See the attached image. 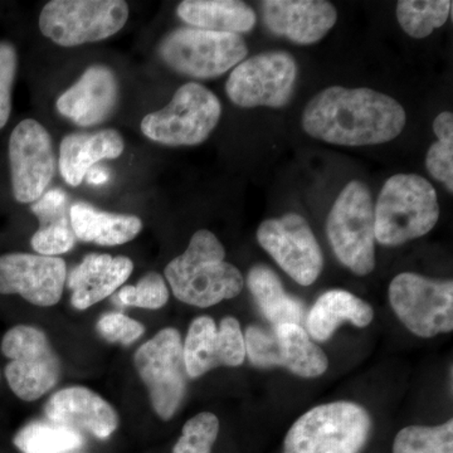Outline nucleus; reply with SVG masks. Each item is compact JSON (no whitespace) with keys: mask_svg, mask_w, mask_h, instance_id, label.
Wrapping results in <instances>:
<instances>
[{"mask_svg":"<svg viewBox=\"0 0 453 453\" xmlns=\"http://www.w3.org/2000/svg\"><path fill=\"white\" fill-rule=\"evenodd\" d=\"M403 106L374 89L332 86L310 100L303 127L311 138L340 146L384 144L401 135Z\"/></svg>","mask_w":453,"mask_h":453,"instance_id":"1","label":"nucleus"},{"mask_svg":"<svg viewBox=\"0 0 453 453\" xmlns=\"http://www.w3.org/2000/svg\"><path fill=\"white\" fill-rule=\"evenodd\" d=\"M226 250L216 234L199 229L183 255L165 267L173 294L181 303L211 308L243 290L242 273L226 262Z\"/></svg>","mask_w":453,"mask_h":453,"instance_id":"2","label":"nucleus"},{"mask_svg":"<svg viewBox=\"0 0 453 453\" xmlns=\"http://www.w3.org/2000/svg\"><path fill=\"white\" fill-rule=\"evenodd\" d=\"M440 219L436 189L417 174H395L381 188L374 207L375 241L401 246L423 237Z\"/></svg>","mask_w":453,"mask_h":453,"instance_id":"3","label":"nucleus"},{"mask_svg":"<svg viewBox=\"0 0 453 453\" xmlns=\"http://www.w3.org/2000/svg\"><path fill=\"white\" fill-rule=\"evenodd\" d=\"M371 426L368 412L353 402L318 405L288 429L283 453H359Z\"/></svg>","mask_w":453,"mask_h":453,"instance_id":"4","label":"nucleus"},{"mask_svg":"<svg viewBox=\"0 0 453 453\" xmlns=\"http://www.w3.org/2000/svg\"><path fill=\"white\" fill-rule=\"evenodd\" d=\"M326 234L336 258L357 276L375 268L374 204L359 180L344 187L327 216Z\"/></svg>","mask_w":453,"mask_h":453,"instance_id":"5","label":"nucleus"},{"mask_svg":"<svg viewBox=\"0 0 453 453\" xmlns=\"http://www.w3.org/2000/svg\"><path fill=\"white\" fill-rule=\"evenodd\" d=\"M220 115L219 97L204 86L189 82L175 92L164 109L142 119V131L146 138L163 145H199L210 138Z\"/></svg>","mask_w":453,"mask_h":453,"instance_id":"6","label":"nucleus"},{"mask_svg":"<svg viewBox=\"0 0 453 453\" xmlns=\"http://www.w3.org/2000/svg\"><path fill=\"white\" fill-rule=\"evenodd\" d=\"M159 55L175 73L210 80L240 65L249 49L240 35L181 27L164 38Z\"/></svg>","mask_w":453,"mask_h":453,"instance_id":"7","label":"nucleus"},{"mask_svg":"<svg viewBox=\"0 0 453 453\" xmlns=\"http://www.w3.org/2000/svg\"><path fill=\"white\" fill-rule=\"evenodd\" d=\"M129 19L122 0H52L42 9L40 29L62 47H77L106 40Z\"/></svg>","mask_w":453,"mask_h":453,"instance_id":"8","label":"nucleus"},{"mask_svg":"<svg viewBox=\"0 0 453 453\" xmlns=\"http://www.w3.org/2000/svg\"><path fill=\"white\" fill-rule=\"evenodd\" d=\"M389 301L401 323L419 338L452 332V280L401 273L390 282Z\"/></svg>","mask_w":453,"mask_h":453,"instance_id":"9","label":"nucleus"},{"mask_svg":"<svg viewBox=\"0 0 453 453\" xmlns=\"http://www.w3.org/2000/svg\"><path fill=\"white\" fill-rule=\"evenodd\" d=\"M2 351L9 359L5 378L18 398L37 401L58 383L61 362L46 334L37 327H12L2 340Z\"/></svg>","mask_w":453,"mask_h":453,"instance_id":"10","label":"nucleus"},{"mask_svg":"<svg viewBox=\"0 0 453 453\" xmlns=\"http://www.w3.org/2000/svg\"><path fill=\"white\" fill-rule=\"evenodd\" d=\"M134 362L149 390L155 413L168 421L183 403L187 390L180 333L174 327L160 330L138 349Z\"/></svg>","mask_w":453,"mask_h":453,"instance_id":"11","label":"nucleus"},{"mask_svg":"<svg viewBox=\"0 0 453 453\" xmlns=\"http://www.w3.org/2000/svg\"><path fill=\"white\" fill-rule=\"evenodd\" d=\"M297 81V64L290 53L271 50L235 65L226 83V96L238 107L280 109L290 103Z\"/></svg>","mask_w":453,"mask_h":453,"instance_id":"12","label":"nucleus"},{"mask_svg":"<svg viewBox=\"0 0 453 453\" xmlns=\"http://www.w3.org/2000/svg\"><path fill=\"white\" fill-rule=\"evenodd\" d=\"M244 335L246 356L259 368L282 366L303 378H316L327 371L329 360L301 325L266 327L251 325Z\"/></svg>","mask_w":453,"mask_h":453,"instance_id":"13","label":"nucleus"},{"mask_svg":"<svg viewBox=\"0 0 453 453\" xmlns=\"http://www.w3.org/2000/svg\"><path fill=\"white\" fill-rule=\"evenodd\" d=\"M257 241L277 265L301 286L312 285L324 268V256L314 232L303 216L288 213L266 219Z\"/></svg>","mask_w":453,"mask_h":453,"instance_id":"14","label":"nucleus"},{"mask_svg":"<svg viewBox=\"0 0 453 453\" xmlns=\"http://www.w3.org/2000/svg\"><path fill=\"white\" fill-rule=\"evenodd\" d=\"M9 163L16 201H38L56 172L52 139L43 125L33 119L17 125L9 139Z\"/></svg>","mask_w":453,"mask_h":453,"instance_id":"15","label":"nucleus"},{"mask_svg":"<svg viewBox=\"0 0 453 453\" xmlns=\"http://www.w3.org/2000/svg\"><path fill=\"white\" fill-rule=\"evenodd\" d=\"M67 266L64 259L31 253L0 256V294L20 295L32 305L49 308L61 300Z\"/></svg>","mask_w":453,"mask_h":453,"instance_id":"16","label":"nucleus"},{"mask_svg":"<svg viewBox=\"0 0 453 453\" xmlns=\"http://www.w3.org/2000/svg\"><path fill=\"white\" fill-rule=\"evenodd\" d=\"M189 378H199L219 366H240L246 359L244 335L237 319L226 316L219 326L210 316L190 324L183 345Z\"/></svg>","mask_w":453,"mask_h":453,"instance_id":"17","label":"nucleus"},{"mask_svg":"<svg viewBox=\"0 0 453 453\" xmlns=\"http://www.w3.org/2000/svg\"><path fill=\"white\" fill-rule=\"evenodd\" d=\"M261 11L268 31L303 46L323 40L338 20L335 7L324 0H265Z\"/></svg>","mask_w":453,"mask_h":453,"instance_id":"18","label":"nucleus"},{"mask_svg":"<svg viewBox=\"0 0 453 453\" xmlns=\"http://www.w3.org/2000/svg\"><path fill=\"white\" fill-rule=\"evenodd\" d=\"M119 101V82L109 67H88L79 81L57 100L56 107L64 118L79 127H96L111 116Z\"/></svg>","mask_w":453,"mask_h":453,"instance_id":"19","label":"nucleus"},{"mask_svg":"<svg viewBox=\"0 0 453 453\" xmlns=\"http://www.w3.org/2000/svg\"><path fill=\"white\" fill-rule=\"evenodd\" d=\"M50 422L105 440L119 427V416L103 396L85 387H68L50 396L44 407Z\"/></svg>","mask_w":453,"mask_h":453,"instance_id":"20","label":"nucleus"},{"mask_svg":"<svg viewBox=\"0 0 453 453\" xmlns=\"http://www.w3.org/2000/svg\"><path fill=\"white\" fill-rule=\"evenodd\" d=\"M133 270V261L125 256H86L65 280L73 294L71 303L76 309H88L124 285Z\"/></svg>","mask_w":453,"mask_h":453,"instance_id":"21","label":"nucleus"},{"mask_svg":"<svg viewBox=\"0 0 453 453\" xmlns=\"http://www.w3.org/2000/svg\"><path fill=\"white\" fill-rule=\"evenodd\" d=\"M124 150V140L113 129L70 134L59 148V172L65 183L79 187L92 166L101 160L118 159Z\"/></svg>","mask_w":453,"mask_h":453,"instance_id":"22","label":"nucleus"},{"mask_svg":"<svg viewBox=\"0 0 453 453\" xmlns=\"http://www.w3.org/2000/svg\"><path fill=\"white\" fill-rule=\"evenodd\" d=\"M31 211L40 220V228L31 241L38 255L57 257L73 249L77 238L71 225L65 190L57 188L44 193L38 201L32 203Z\"/></svg>","mask_w":453,"mask_h":453,"instance_id":"23","label":"nucleus"},{"mask_svg":"<svg viewBox=\"0 0 453 453\" xmlns=\"http://www.w3.org/2000/svg\"><path fill=\"white\" fill-rule=\"evenodd\" d=\"M70 219L77 240L100 246L130 242L142 229L139 217L109 213L86 202H76L71 205Z\"/></svg>","mask_w":453,"mask_h":453,"instance_id":"24","label":"nucleus"},{"mask_svg":"<svg viewBox=\"0 0 453 453\" xmlns=\"http://www.w3.org/2000/svg\"><path fill=\"white\" fill-rule=\"evenodd\" d=\"M374 319V310L368 303L345 290H329L321 295L308 315L309 336L316 342H326L340 325L349 321L365 327Z\"/></svg>","mask_w":453,"mask_h":453,"instance_id":"25","label":"nucleus"},{"mask_svg":"<svg viewBox=\"0 0 453 453\" xmlns=\"http://www.w3.org/2000/svg\"><path fill=\"white\" fill-rule=\"evenodd\" d=\"M177 14L193 28L210 32L241 35L256 26L255 11L238 0H186L178 5Z\"/></svg>","mask_w":453,"mask_h":453,"instance_id":"26","label":"nucleus"},{"mask_svg":"<svg viewBox=\"0 0 453 453\" xmlns=\"http://www.w3.org/2000/svg\"><path fill=\"white\" fill-rule=\"evenodd\" d=\"M247 285L253 299L271 326L283 324L301 325L303 305L283 288L281 280L273 268L257 265L250 270Z\"/></svg>","mask_w":453,"mask_h":453,"instance_id":"27","label":"nucleus"},{"mask_svg":"<svg viewBox=\"0 0 453 453\" xmlns=\"http://www.w3.org/2000/svg\"><path fill=\"white\" fill-rule=\"evenodd\" d=\"M22 453H67L81 449V432L52 422H31L13 438Z\"/></svg>","mask_w":453,"mask_h":453,"instance_id":"28","label":"nucleus"},{"mask_svg":"<svg viewBox=\"0 0 453 453\" xmlns=\"http://www.w3.org/2000/svg\"><path fill=\"white\" fill-rule=\"evenodd\" d=\"M451 9L449 0H402L396 4V19L410 37L422 40L445 25Z\"/></svg>","mask_w":453,"mask_h":453,"instance_id":"29","label":"nucleus"},{"mask_svg":"<svg viewBox=\"0 0 453 453\" xmlns=\"http://www.w3.org/2000/svg\"><path fill=\"white\" fill-rule=\"evenodd\" d=\"M393 453H453V422L425 427L410 426L398 432Z\"/></svg>","mask_w":453,"mask_h":453,"instance_id":"30","label":"nucleus"},{"mask_svg":"<svg viewBox=\"0 0 453 453\" xmlns=\"http://www.w3.org/2000/svg\"><path fill=\"white\" fill-rule=\"evenodd\" d=\"M219 434V421L213 413L202 412L184 425L173 453H211Z\"/></svg>","mask_w":453,"mask_h":453,"instance_id":"31","label":"nucleus"},{"mask_svg":"<svg viewBox=\"0 0 453 453\" xmlns=\"http://www.w3.org/2000/svg\"><path fill=\"white\" fill-rule=\"evenodd\" d=\"M122 305L149 310L162 309L169 300L165 280L157 273H148L135 286H125L118 294Z\"/></svg>","mask_w":453,"mask_h":453,"instance_id":"32","label":"nucleus"},{"mask_svg":"<svg viewBox=\"0 0 453 453\" xmlns=\"http://www.w3.org/2000/svg\"><path fill=\"white\" fill-rule=\"evenodd\" d=\"M18 55L16 47L0 42V130L7 125L12 111V89L16 80Z\"/></svg>","mask_w":453,"mask_h":453,"instance_id":"33","label":"nucleus"},{"mask_svg":"<svg viewBox=\"0 0 453 453\" xmlns=\"http://www.w3.org/2000/svg\"><path fill=\"white\" fill-rule=\"evenodd\" d=\"M97 332L110 342L129 345L136 342L145 332L144 325L120 312H109L101 316Z\"/></svg>","mask_w":453,"mask_h":453,"instance_id":"34","label":"nucleus"},{"mask_svg":"<svg viewBox=\"0 0 453 453\" xmlns=\"http://www.w3.org/2000/svg\"><path fill=\"white\" fill-rule=\"evenodd\" d=\"M429 174L453 192V139H438L426 157Z\"/></svg>","mask_w":453,"mask_h":453,"instance_id":"35","label":"nucleus"},{"mask_svg":"<svg viewBox=\"0 0 453 453\" xmlns=\"http://www.w3.org/2000/svg\"><path fill=\"white\" fill-rule=\"evenodd\" d=\"M434 131L437 139H453V115L445 111L440 113L434 121Z\"/></svg>","mask_w":453,"mask_h":453,"instance_id":"36","label":"nucleus"},{"mask_svg":"<svg viewBox=\"0 0 453 453\" xmlns=\"http://www.w3.org/2000/svg\"><path fill=\"white\" fill-rule=\"evenodd\" d=\"M85 178L89 186H104V184L109 181L110 173L109 170L104 168V166L95 165L88 170Z\"/></svg>","mask_w":453,"mask_h":453,"instance_id":"37","label":"nucleus"}]
</instances>
